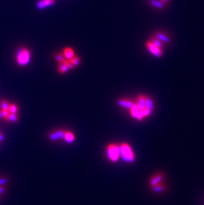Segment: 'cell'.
<instances>
[{
    "label": "cell",
    "mask_w": 204,
    "mask_h": 205,
    "mask_svg": "<svg viewBox=\"0 0 204 205\" xmlns=\"http://www.w3.org/2000/svg\"><path fill=\"white\" fill-rule=\"evenodd\" d=\"M120 154L125 161L133 162L135 160V155L131 148L129 144L123 143L119 146Z\"/></svg>",
    "instance_id": "obj_1"
},
{
    "label": "cell",
    "mask_w": 204,
    "mask_h": 205,
    "mask_svg": "<svg viewBox=\"0 0 204 205\" xmlns=\"http://www.w3.org/2000/svg\"><path fill=\"white\" fill-rule=\"evenodd\" d=\"M31 58L30 51L26 48H21L17 54V62L19 65L23 66L27 65L29 62Z\"/></svg>",
    "instance_id": "obj_2"
},
{
    "label": "cell",
    "mask_w": 204,
    "mask_h": 205,
    "mask_svg": "<svg viewBox=\"0 0 204 205\" xmlns=\"http://www.w3.org/2000/svg\"><path fill=\"white\" fill-rule=\"evenodd\" d=\"M107 154L108 158L111 161L116 162L120 157V148L115 144H110L107 148Z\"/></svg>",
    "instance_id": "obj_3"
},
{
    "label": "cell",
    "mask_w": 204,
    "mask_h": 205,
    "mask_svg": "<svg viewBox=\"0 0 204 205\" xmlns=\"http://www.w3.org/2000/svg\"><path fill=\"white\" fill-rule=\"evenodd\" d=\"M146 47L147 50L150 52L151 54H153L154 56L156 57H161L163 54V51L161 48L156 47L154 45L153 43H151L150 41H148L146 44Z\"/></svg>",
    "instance_id": "obj_4"
},
{
    "label": "cell",
    "mask_w": 204,
    "mask_h": 205,
    "mask_svg": "<svg viewBox=\"0 0 204 205\" xmlns=\"http://www.w3.org/2000/svg\"><path fill=\"white\" fill-rule=\"evenodd\" d=\"M165 174L162 172H159L154 174L149 181V184L151 188H153L156 184L163 182V179H165Z\"/></svg>",
    "instance_id": "obj_5"
},
{
    "label": "cell",
    "mask_w": 204,
    "mask_h": 205,
    "mask_svg": "<svg viewBox=\"0 0 204 205\" xmlns=\"http://www.w3.org/2000/svg\"><path fill=\"white\" fill-rule=\"evenodd\" d=\"M154 37H156L158 39H159L160 41L166 44H169L171 43V37L165 33L162 32V31H156L154 33Z\"/></svg>",
    "instance_id": "obj_6"
},
{
    "label": "cell",
    "mask_w": 204,
    "mask_h": 205,
    "mask_svg": "<svg viewBox=\"0 0 204 205\" xmlns=\"http://www.w3.org/2000/svg\"><path fill=\"white\" fill-rule=\"evenodd\" d=\"M147 3L151 6L159 10H162L166 7V5L164 4L161 0H147Z\"/></svg>",
    "instance_id": "obj_7"
},
{
    "label": "cell",
    "mask_w": 204,
    "mask_h": 205,
    "mask_svg": "<svg viewBox=\"0 0 204 205\" xmlns=\"http://www.w3.org/2000/svg\"><path fill=\"white\" fill-rule=\"evenodd\" d=\"M135 104L139 108V110H143L145 108V96L144 95H140L137 97V99L135 101Z\"/></svg>",
    "instance_id": "obj_8"
},
{
    "label": "cell",
    "mask_w": 204,
    "mask_h": 205,
    "mask_svg": "<svg viewBox=\"0 0 204 205\" xmlns=\"http://www.w3.org/2000/svg\"><path fill=\"white\" fill-rule=\"evenodd\" d=\"M54 0H41L37 4V7L39 9H42L46 7L50 6V5L54 4Z\"/></svg>",
    "instance_id": "obj_9"
},
{
    "label": "cell",
    "mask_w": 204,
    "mask_h": 205,
    "mask_svg": "<svg viewBox=\"0 0 204 205\" xmlns=\"http://www.w3.org/2000/svg\"><path fill=\"white\" fill-rule=\"evenodd\" d=\"M63 55H64L66 59L70 60L75 56V54H74V51L73 49H72L71 48L67 47L65 48L64 51H63Z\"/></svg>",
    "instance_id": "obj_10"
},
{
    "label": "cell",
    "mask_w": 204,
    "mask_h": 205,
    "mask_svg": "<svg viewBox=\"0 0 204 205\" xmlns=\"http://www.w3.org/2000/svg\"><path fill=\"white\" fill-rule=\"evenodd\" d=\"M118 103L121 106L125 107V108L129 109H130L131 106L134 104V102L129 99H121L119 101Z\"/></svg>",
    "instance_id": "obj_11"
},
{
    "label": "cell",
    "mask_w": 204,
    "mask_h": 205,
    "mask_svg": "<svg viewBox=\"0 0 204 205\" xmlns=\"http://www.w3.org/2000/svg\"><path fill=\"white\" fill-rule=\"evenodd\" d=\"M145 108L150 109V110L151 111H153L154 109V104H153V100H151V98L145 96Z\"/></svg>",
    "instance_id": "obj_12"
},
{
    "label": "cell",
    "mask_w": 204,
    "mask_h": 205,
    "mask_svg": "<svg viewBox=\"0 0 204 205\" xmlns=\"http://www.w3.org/2000/svg\"><path fill=\"white\" fill-rule=\"evenodd\" d=\"M154 192H157V193H160L162 191H165V190L166 189V184H165L162 182V183H160L159 184H156V186H154V187L152 188Z\"/></svg>",
    "instance_id": "obj_13"
},
{
    "label": "cell",
    "mask_w": 204,
    "mask_h": 205,
    "mask_svg": "<svg viewBox=\"0 0 204 205\" xmlns=\"http://www.w3.org/2000/svg\"><path fill=\"white\" fill-rule=\"evenodd\" d=\"M10 112L8 109L0 108V118L5 121H9V116Z\"/></svg>",
    "instance_id": "obj_14"
},
{
    "label": "cell",
    "mask_w": 204,
    "mask_h": 205,
    "mask_svg": "<svg viewBox=\"0 0 204 205\" xmlns=\"http://www.w3.org/2000/svg\"><path fill=\"white\" fill-rule=\"evenodd\" d=\"M149 41H150L151 43H153L154 45L156 46V47H158L160 48H161V49H162L164 47H165V45H164V43L162 41H160L159 39H158L157 38H156L155 37H151V39L149 40Z\"/></svg>",
    "instance_id": "obj_15"
},
{
    "label": "cell",
    "mask_w": 204,
    "mask_h": 205,
    "mask_svg": "<svg viewBox=\"0 0 204 205\" xmlns=\"http://www.w3.org/2000/svg\"><path fill=\"white\" fill-rule=\"evenodd\" d=\"M129 111H130V114L131 115V116L134 118H135L137 114L139 113V108H138V106H137V104L135 102H134V104L131 106V108L130 109H129Z\"/></svg>",
    "instance_id": "obj_16"
},
{
    "label": "cell",
    "mask_w": 204,
    "mask_h": 205,
    "mask_svg": "<svg viewBox=\"0 0 204 205\" xmlns=\"http://www.w3.org/2000/svg\"><path fill=\"white\" fill-rule=\"evenodd\" d=\"M64 139L68 143H72L74 140V135L70 132H67L64 133Z\"/></svg>",
    "instance_id": "obj_17"
},
{
    "label": "cell",
    "mask_w": 204,
    "mask_h": 205,
    "mask_svg": "<svg viewBox=\"0 0 204 205\" xmlns=\"http://www.w3.org/2000/svg\"><path fill=\"white\" fill-rule=\"evenodd\" d=\"M65 60H64V61L59 62L58 72L60 73H64L68 70V66H67V65H66V63H65Z\"/></svg>",
    "instance_id": "obj_18"
},
{
    "label": "cell",
    "mask_w": 204,
    "mask_h": 205,
    "mask_svg": "<svg viewBox=\"0 0 204 205\" xmlns=\"http://www.w3.org/2000/svg\"><path fill=\"white\" fill-rule=\"evenodd\" d=\"M8 110L10 111V113L12 114H17V112H18V106L16 105L15 104H11L9 106Z\"/></svg>",
    "instance_id": "obj_19"
},
{
    "label": "cell",
    "mask_w": 204,
    "mask_h": 205,
    "mask_svg": "<svg viewBox=\"0 0 204 205\" xmlns=\"http://www.w3.org/2000/svg\"><path fill=\"white\" fill-rule=\"evenodd\" d=\"M70 61V62L74 66H78L79 64H80V59H79V57H78L76 56H74L72 59H70V60H69Z\"/></svg>",
    "instance_id": "obj_20"
},
{
    "label": "cell",
    "mask_w": 204,
    "mask_h": 205,
    "mask_svg": "<svg viewBox=\"0 0 204 205\" xmlns=\"http://www.w3.org/2000/svg\"><path fill=\"white\" fill-rule=\"evenodd\" d=\"M9 106H10V104H9L6 100H1V101H0V107H1L0 108L8 109Z\"/></svg>",
    "instance_id": "obj_21"
},
{
    "label": "cell",
    "mask_w": 204,
    "mask_h": 205,
    "mask_svg": "<svg viewBox=\"0 0 204 205\" xmlns=\"http://www.w3.org/2000/svg\"><path fill=\"white\" fill-rule=\"evenodd\" d=\"M18 120V115L17 114H12L10 113V116H9V121L11 122H16Z\"/></svg>",
    "instance_id": "obj_22"
},
{
    "label": "cell",
    "mask_w": 204,
    "mask_h": 205,
    "mask_svg": "<svg viewBox=\"0 0 204 205\" xmlns=\"http://www.w3.org/2000/svg\"><path fill=\"white\" fill-rule=\"evenodd\" d=\"M55 59H56L57 60H58V62L64 61V60L66 59H65V57H64V55H63V54H60V53H58V54H56Z\"/></svg>",
    "instance_id": "obj_23"
},
{
    "label": "cell",
    "mask_w": 204,
    "mask_h": 205,
    "mask_svg": "<svg viewBox=\"0 0 204 205\" xmlns=\"http://www.w3.org/2000/svg\"><path fill=\"white\" fill-rule=\"evenodd\" d=\"M5 192V189L2 184H0V194H3Z\"/></svg>",
    "instance_id": "obj_24"
},
{
    "label": "cell",
    "mask_w": 204,
    "mask_h": 205,
    "mask_svg": "<svg viewBox=\"0 0 204 205\" xmlns=\"http://www.w3.org/2000/svg\"><path fill=\"white\" fill-rule=\"evenodd\" d=\"M161 1L164 3V4H165L166 5L170 3V0H161Z\"/></svg>",
    "instance_id": "obj_25"
},
{
    "label": "cell",
    "mask_w": 204,
    "mask_h": 205,
    "mask_svg": "<svg viewBox=\"0 0 204 205\" xmlns=\"http://www.w3.org/2000/svg\"><path fill=\"white\" fill-rule=\"evenodd\" d=\"M2 138H3V135H2V134H1V133H0V141L2 140Z\"/></svg>",
    "instance_id": "obj_26"
}]
</instances>
